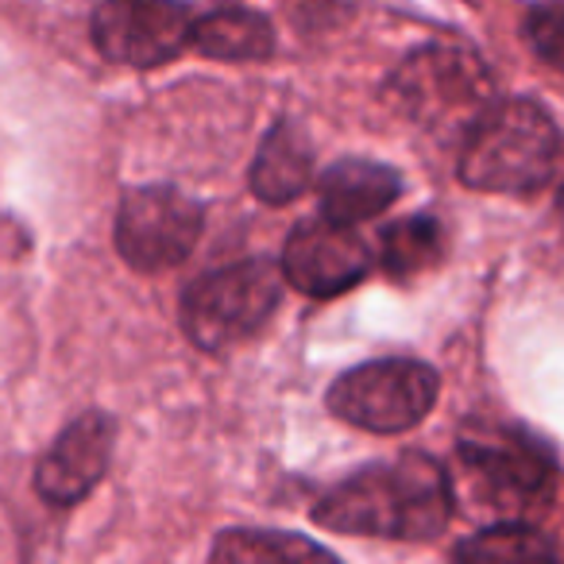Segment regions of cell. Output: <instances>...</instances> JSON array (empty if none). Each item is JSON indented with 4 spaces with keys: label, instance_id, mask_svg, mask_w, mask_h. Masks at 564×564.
<instances>
[{
    "label": "cell",
    "instance_id": "obj_1",
    "mask_svg": "<svg viewBox=\"0 0 564 564\" xmlns=\"http://www.w3.org/2000/svg\"><path fill=\"white\" fill-rule=\"evenodd\" d=\"M453 518L448 471L425 453L368 464L340 479L314 507V522L337 533L387 541H430Z\"/></svg>",
    "mask_w": 564,
    "mask_h": 564
},
{
    "label": "cell",
    "instance_id": "obj_2",
    "mask_svg": "<svg viewBox=\"0 0 564 564\" xmlns=\"http://www.w3.org/2000/svg\"><path fill=\"white\" fill-rule=\"evenodd\" d=\"M561 163V128L530 97L495 101L460 143L464 186L484 194H538Z\"/></svg>",
    "mask_w": 564,
    "mask_h": 564
},
{
    "label": "cell",
    "instance_id": "obj_3",
    "mask_svg": "<svg viewBox=\"0 0 564 564\" xmlns=\"http://www.w3.org/2000/svg\"><path fill=\"white\" fill-rule=\"evenodd\" d=\"M394 112L430 132H471L495 105V78L476 51L460 43H425L410 51L383 86Z\"/></svg>",
    "mask_w": 564,
    "mask_h": 564
},
{
    "label": "cell",
    "instance_id": "obj_4",
    "mask_svg": "<svg viewBox=\"0 0 564 564\" xmlns=\"http://www.w3.org/2000/svg\"><path fill=\"white\" fill-rule=\"evenodd\" d=\"M282 267L271 259H240V263L205 271L182 291L178 322L194 348L228 352L251 340L282 302Z\"/></svg>",
    "mask_w": 564,
    "mask_h": 564
},
{
    "label": "cell",
    "instance_id": "obj_5",
    "mask_svg": "<svg viewBox=\"0 0 564 564\" xmlns=\"http://www.w3.org/2000/svg\"><path fill=\"white\" fill-rule=\"evenodd\" d=\"M441 379L430 364L391 356L356 364L325 394L340 422L368 433H406L437 406Z\"/></svg>",
    "mask_w": 564,
    "mask_h": 564
},
{
    "label": "cell",
    "instance_id": "obj_6",
    "mask_svg": "<svg viewBox=\"0 0 564 564\" xmlns=\"http://www.w3.org/2000/svg\"><path fill=\"white\" fill-rule=\"evenodd\" d=\"M205 228V209L174 186H132L120 197L112 240L135 271H171L194 251Z\"/></svg>",
    "mask_w": 564,
    "mask_h": 564
},
{
    "label": "cell",
    "instance_id": "obj_7",
    "mask_svg": "<svg viewBox=\"0 0 564 564\" xmlns=\"http://www.w3.org/2000/svg\"><path fill=\"white\" fill-rule=\"evenodd\" d=\"M194 20L174 0H109L94 12V43L109 63L163 66L189 47Z\"/></svg>",
    "mask_w": 564,
    "mask_h": 564
},
{
    "label": "cell",
    "instance_id": "obj_8",
    "mask_svg": "<svg viewBox=\"0 0 564 564\" xmlns=\"http://www.w3.org/2000/svg\"><path fill=\"white\" fill-rule=\"evenodd\" d=\"M371 248L356 228H340L333 220H302L282 248V279L310 299H337L368 279Z\"/></svg>",
    "mask_w": 564,
    "mask_h": 564
},
{
    "label": "cell",
    "instance_id": "obj_9",
    "mask_svg": "<svg viewBox=\"0 0 564 564\" xmlns=\"http://www.w3.org/2000/svg\"><path fill=\"white\" fill-rule=\"evenodd\" d=\"M117 448V422L105 410L74 417L35 468V491L51 507H74L105 479Z\"/></svg>",
    "mask_w": 564,
    "mask_h": 564
},
{
    "label": "cell",
    "instance_id": "obj_10",
    "mask_svg": "<svg viewBox=\"0 0 564 564\" xmlns=\"http://www.w3.org/2000/svg\"><path fill=\"white\" fill-rule=\"evenodd\" d=\"M460 464L471 479L479 484V491L487 495V502L502 510H530L549 495L553 484V468L549 456L538 453V445H530L525 437L510 433V437H468L460 441Z\"/></svg>",
    "mask_w": 564,
    "mask_h": 564
},
{
    "label": "cell",
    "instance_id": "obj_11",
    "mask_svg": "<svg viewBox=\"0 0 564 564\" xmlns=\"http://www.w3.org/2000/svg\"><path fill=\"white\" fill-rule=\"evenodd\" d=\"M325 220L340 228H356L364 220L391 209L402 194V174L376 159H340L317 182Z\"/></svg>",
    "mask_w": 564,
    "mask_h": 564
},
{
    "label": "cell",
    "instance_id": "obj_12",
    "mask_svg": "<svg viewBox=\"0 0 564 564\" xmlns=\"http://www.w3.org/2000/svg\"><path fill=\"white\" fill-rule=\"evenodd\" d=\"M314 182V148L294 120H282L263 135L251 163V194L267 205H286Z\"/></svg>",
    "mask_w": 564,
    "mask_h": 564
},
{
    "label": "cell",
    "instance_id": "obj_13",
    "mask_svg": "<svg viewBox=\"0 0 564 564\" xmlns=\"http://www.w3.org/2000/svg\"><path fill=\"white\" fill-rule=\"evenodd\" d=\"M189 47L220 63H263L274 55L279 40L267 17L251 9H213L194 20Z\"/></svg>",
    "mask_w": 564,
    "mask_h": 564
},
{
    "label": "cell",
    "instance_id": "obj_14",
    "mask_svg": "<svg viewBox=\"0 0 564 564\" xmlns=\"http://www.w3.org/2000/svg\"><path fill=\"white\" fill-rule=\"evenodd\" d=\"M209 564H340L317 541L302 533H279V530H236L217 533L209 549Z\"/></svg>",
    "mask_w": 564,
    "mask_h": 564
},
{
    "label": "cell",
    "instance_id": "obj_15",
    "mask_svg": "<svg viewBox=\"0 0 564 564\" xmlns=\"http://www.w3.org/2000/svg\"><path fill=\"white\" fill-rule=\"evenodd\" d=\"M445 256V225L433 213H414L383 228L379 259L394 279H414Z\"/></svg>",
    "mask_w": 564,
    "mask_h": 564
},
{
    "label": "cell",
    "instance_id": "obj_16",
    "mask_svg": "<svg viewBox=\"0 0 564 564\" xmlns=\"http://www.w3.org/2000/svg\"><path fill=\"white\" fill-rule=\"evenodd\" d=\"M456 564H556L553 541L522 522H499L456 545Z\"/></svg>",
    "mask_w": 564,
    "mask_h": 564
},
{
    "label": "cell",
    "instance_id": "obj_17",
    "mask_svg": "<svg viewBox=\"0 0 564 564\" xmlns=\"http://www.w3.org/2000/svg\"><path fill=\"white\" fill-rule=\"evenodd\" d=\"M525 43H530L538 58L564 70V9L549 4V9L525 12Z\"/></svg>",
    "mask_w": 564,
    "mask_h": 564
},
{
    "label": "cell",
    "instance_id": "obj_18",
    "mask_svg": "<svg viewBox=\"0 0 564 564\" xmlns=\"http://www.w3.org/2000/svg\"><path fill=\"white\" fill-rule=\"evenodd\" d=\"M556 209L564 213V186H561V194H556Z\"/></svg>",
    "mask_w": 564,
    "mask_h": 564
}]
</instances>
